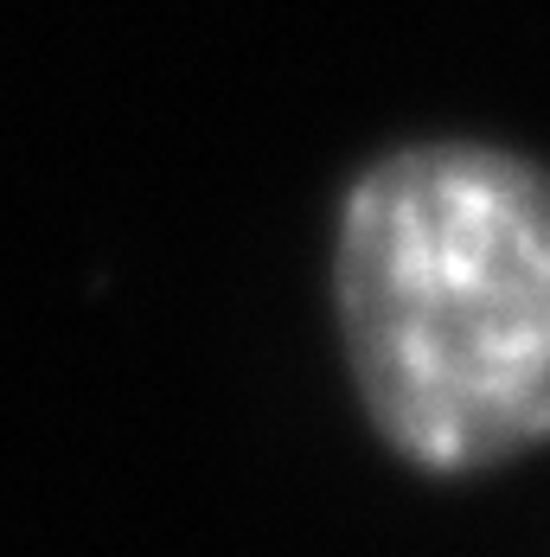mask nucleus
I'll list each match as a JSON object with an SVG mask.
<instances>
[{
	"instance_id": "obj_1",
	"label": "nucleus",
	"mask_w": 550,
	"mask_h": 557,
	"mask_svg": "<svg viewBox=\"0 0 550 557\" xmlns=\"http://www.w3.org/2000/svg\"><path fill=\"white\" fill-rule=\"evenodd\" d=\"M333 314L378 443L416 474H487L550 443V168L410 141L333 224Z\"/></svg>"
}]
</instances>
